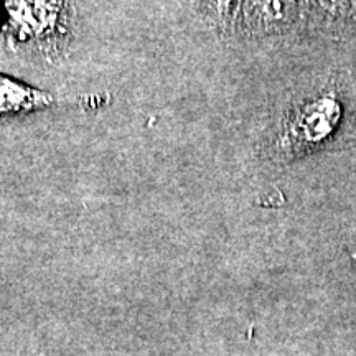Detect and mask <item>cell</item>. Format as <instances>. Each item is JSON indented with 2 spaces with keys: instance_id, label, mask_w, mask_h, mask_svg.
Instances as JSON below:
<instances>
[{
  "instance_id": "1",
  "label": "cell",
  "mask_w": 356,
  "mask_h": 356,
  "mask_svg": "<svg viewBox=\"0 0 356 356\" xmlns=\"http://www.w3.org/2000/svg\"><path fill=\"white\" fill-rule=\"evenodd\" d=\"M10 37L17 47L47 61L61 60L73 38L70 0H10Z\"/></svg>"
},
{
  "instance_id": "2",
  "label": "cell",
  "mask_w": 356,
  "mask_h": 356,
  "mask_svg": "<svg viewBox=\"0 0 356 356\" xmlns=\"http://www.w3.org/2000/svg\"><path fill=\"white\" fill-rule=\"evenodd\" d=\"M341 115L343 108L333 92L312 97L289 115L275 140V149L287 157L317 149L335 134Z\"/></svg>"
},
{
  "instance_id": "3",
  "label": "cell",
  "mask_w": 356,
  "mask_h": 356,
  "mask_svg": "<svg viewBox=\"0 0 356 356\" xmlns=\"http://www.w3.org/2000/svg\"><path fill=\"white\" fill-rule=\"evenodd\" d=\"M63 99L26 86L15 79L0 76V118L20 113H30L60 104Z\"/></svg>"
},
{
  "instance_id": "4",
  "label": "cell",
  "mask_w": 356,
  "mask_h": 356,
  "mask_svg": "<svg viewBox=\"0 0 356 356\" xmlns=\"http://www.w3.org/2000/svg\"><path fill=\"white\" fill-rule=\"evenodd\" d=\"M252 13L264 26H277L292 17L297 0H251Z\"/></svg>"
},
{
  "instance_id": "5",
  "label": "cell",
  "mask_w": 356,
  "mask_h": 356,
  "mask_svg": "<svg viewBox=\"0 0 356 356\" xmlns=\"http://www.w3.org/2000/svg\"><path fill=\"white\" fill-rule=\"evenodd\" d=\"M317 2L322 7V10L327 12V15L343 19L353 10L356 0H317Z\"/></svg>"
}]
</instances>
